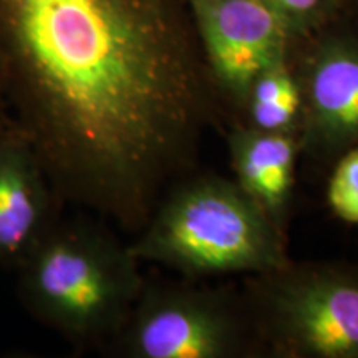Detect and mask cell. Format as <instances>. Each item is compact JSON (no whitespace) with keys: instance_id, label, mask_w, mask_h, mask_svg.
Returning <instances> with one entry per match:
<instances>
[{"instance_id":"6da1fadb","label":"cell","mask_w":358,"mask_h":358,"mask_svg":"<svg viewBox=\"0 0 358 358\" xmlns=\"http://www.w3.org/2000/svg\"><path fill=\"white\" fill-rule=\"evenodd\" d=\"M0 80L64 191L136 231L216 115L186 0H0Z\"/></svg>"},{"instance_id":"7a4b0ae2","label":"cell","mask_w":358,"mask_h":358,"mask_svg":"<svg viewBox=\"0 0 358 358\" xmlns=\"http://www.w3.org/2000/svg\"><path fill=\"white\" fill-rule=\"evenodd\" d=\"M129 250L186 279L259 275L290 261L285 231L236 182L187 174L169 187Z\"/></svg>"},{"instance_id":"3957f363","label":"cell","mask_w":358,"mask_h":358,"mask_svg":"<svg viewBox=\"0 0 358 358\" xmlns=\"http://www.w3.org/2000/svg\"><path fill=\"white\" fill-rule=\"evenodd\" d=\"M145 284L129 245L93 227L47 231L25 257L30 307L80 343L115 338Z\"/></svg>"},{"instance_id":"277c9868","label":"cell","mask_w":358,"mask_h":358,"mask_svg":"<svg viewBox=\"0 0 358 358\" xmlns=\"http://www.w3.org/2000/svg\"><path fill=\"white\" fill-rule=\"evenodd\" d=\"M243 292L266 357L358 358L357 264L290 259Z\"/></svg>"},{"instance_id":"5b68a950","label":"cell","mask_w":358,"mask_h":358,"mask_svg":"<svg viewBox=\"0 0 358 358\" xmlns=\"http://www.w3.org/2000/svg\"><path fill=\"white\" fill-rule=\"evenodd\" d=\"M115 338L129 358L266 357L244 292L186 277L145 284Z\"/></svg>"},{"instance_id":"8992f818","label":"cell","mask_w":358,"mask_h":358,"mask_svg":"<svg viewBox=\"0 0 358 358\" xmlns=\"http://www.w3.org/2000/svg\"><path fill=\"white\" fill-rule=\"evenodd\" d=\"M294 70L302 93L301 151L334 164L358 145V30L340 20L313 34Z\"/></svg>"},{"instance_id":"52a82bcc","label":"cell","mask_w":358,"mask_h":358,"mask_svg":"<svg viewBox=\"0 0 358 358\" xmlns=\"http://www.w3.org/2000/svg\"><path fill=\"white\" fill-rule=\"evenodd\" d=\"M213 85L243 108L262 70L289 57L287 25L261 0H186Z\"/></svg>"},{"instance_id":"ba28073f","label":"cell","mask_w":358,"mask_h":358,"mask_svg":"<svg viewBox=\"0 0 358 358\" xmlns=\"http://www.w3.org/2000/svg\"><path fill=\"white\" fill-rule=\"evenodd\" d=\"M234 179L285 231L301 151L294 133L264 131L243 124L227 136Z\"/></svg>"},{"instance_id":"9c48e42d","label":"cell","mask_w":358,"mask_h":358,"mask_svg":"<svg viewBox=\"0 0 358 358\" xmlns=\"http://www.w3.org/2000/svg\"><path fill=\"white\" fill-rule=\"evenodd\" d=\"M47 217L40 158L22 143H0V262L25 259L47 232Z\"/></svg>"},{"instance_id":"30bf717a","label":"cell","mask_w":358,"mask_h":358,"mask_svg":"<svg viewBox=\"0 0 358 358\" xmlns=\"http://www.w3.org/2000/svg\"><path fill=\"white\" fill-rule=\"evenodd\" d=\"M243 110L245 124L264 131L294 133L299 136L302 93L290 55L262 70L250 85Z\"/></svg>"},{"instance_id":"8fae6325","label":"cell","mask_w":358,"mask_h":358,"mask_svg":"<svg viewBox=\"0 0 358 358\" xmlns=\"http://www.w3.org/2000/svg\"><path fill=\"white\" fill-rule=\"evenodd\" d=\"M287 25L294 38L313 35L343 20L352 0H261Z\"/></svg>"},{"instance_id":"7c38bea8","label":"cell","mask_w":358,"mask_h":358,"mask_svg":"<svg viewBox=\"0 0 358 358\" xmlns=\"http://www.w3.org/2000/svg\"><path fill=\"white\" fill-rule=\"evenodd\" d=\"M327 204L340 221L358 224V145L335 159L327 182Z\"/></svg>"},{"instance_id":"4fadbf2b","label":"cell","mask_w":358,"mask_h":358,"mask_svg":"<svg viewBox=\"0 0 358 358\" xmlns=\"http://www.w3.org/2000/svg\"><path fill=\"white\" fill-rule=\"evenodd\" d=\"M353 3V10H358V0H352Z\"/></svg>"}]
</instances>
